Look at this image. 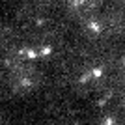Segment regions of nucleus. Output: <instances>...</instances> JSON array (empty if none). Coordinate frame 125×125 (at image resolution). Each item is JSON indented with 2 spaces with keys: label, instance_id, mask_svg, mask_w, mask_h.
<instances>
[{
  "label": "nucleus",
  "instance_id": "obj_2",
  "mask_svg": "<svg viewBox=\"0 0 125 125\" xmlns=\"http://www.w3.org/2000/svg\"><path fill=\"white\" fill-rule=\"evenodd\" d=\"M103 125H114V120H112V118H106V120H104V123Z\"/></svg>",
  "mask_w": 125,
  "mask_h": 125
},
{
  "label": "nucleus",
  "instance_id": "obj_1",
  "mask_svg": "<svg viewBox=\"0 0 125 125\" xmlns=\"http://www.w3.org/2000/svg\"><path fill=\"white\" fill-rule=\"evenodd\" d=\"M101 75H103V69H94V77H101Z\"/></svg>",
  "mask_w": 125,
  "mask_h": 125
}]
</instances>
